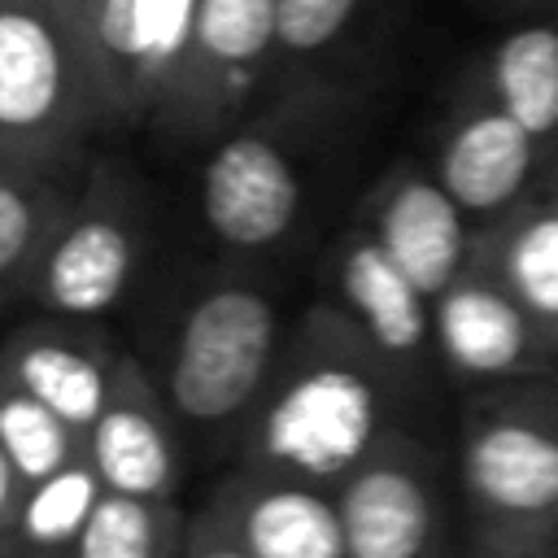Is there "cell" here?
<instances>
[{
  "label": "cell",
  "mask_w": 558,
  "mask_h": 558,
  "mask_svg": "<svg viewBox=\"0 0 558 558\" xmlns=\"http://www.w3.org/2000/svg\"><path fill=\"white\" fill-rule=\"evenodd\" d=\"M362 227L379 240V248L405 270V279L427 301H436L475 262L471 218L440 187V179L414 161L392 166L375 183V192L366 196Z\"/></svg>",
  "instance_id": "cell-10"
},
{
  "label": "cell",
  "mask_w": 558,
  "mask_h": 558,
  "mask_svg": "<svg viewBox=\"0 0 558 558\" xmlns=\"http://www.w3.org/2000/svg\"><path fill=\"white\" fill-rule=\"evenodd\" d=\"M144 262V192L131 170L96 161L74 192L35 270V296L52 318H105Z\"/></svg>",
  "instance_id": "cell-7"
},
{
  "label": "cell",
  "mask_w": 558,
  "mask_h": 558,
  "mask_svg": "<svg viewBox=\"0 0 558 558\" xmlns=\"http://www.w3.org/2000/svg\"><path fill=\"white\" fill-rule=\"evenodd\" d=\"M510 9H558V0H506Z\"/></svg>",
  "instance_id": "cell-29"
},
{
  "label": "cell",
  "mask_w": 558,
  "mask_h": 558,
  "mask_svg": "<svg viewBox=\"0 0 558 558\" xmlns=\"http://www.w3.org/2000/svg\"><path fill=\"white\" fill-rule=\"evenodd\" d=\"M432 336L436 353L453 375L493 388L514 379H541L558 366L554 340L480 262H471L432 301Z\"/></svg>",
  "instance_id": "cell-9"
},
{
  "label": "cell",
  "mask_w": 558,
  "mask_h": 558,
  "mask_svg": "<svg viewBox=\"0 0 558 558\" xmlns=\"http://www.w3.org/2000/svg\"><path fill=\"white\" fill-rule=\"evenodd\" d=\"M122 349H113L105 336L78 327L74 318H52L22 327L0 349V375H9L17 388L39 397L52 414H61L83 440L100 410L109 405Z\"/></svg>",
  "instance_id": "cell-14"
},
{
  "label": "cell",
  "mask_w": 558,
  "mask_h": 558,
  "mask_svg": "<svg viewBox=\"0 0 558 558\" xmlns=\"http://www.w3.org/2000/svg\"><path fill=\"white\" fill-rule=\"evenodd\" d=\"M336 296L340 314L362 331L375 357L392 371H410L436 344L432 336V301L405 279V270L379 248L366 227H353L336 244Z\"/></svg>",
  "instance_id": "cell-15"
},
{
  "label": "cell",
  "mask_w": 558,
  "mask_h": 558,
  "mask_svg": "<svg viewBox=\"0 0 558 558\" xmlns=\"http://www.w3.org/2000/svg\"><path fill=\"white\" fill-rule=\"evenodd\" d=\"M22 493H26V488H22V480H17L13 462H9V453L0 449V536H4V532H9V523H13Z\"/></svg>",
  "instance_id": "cell-25"
},
{
  "label": "cell",
  "mask_w": 558,
  "mask_h": 558,
  "mask_svg": "<svg viewBox=\"0 0 558 558\" xmlns=\"http://www.w3.org/2000/svg\"><path fill=\"white\" fill-rule=\"evenodd\" d=\"M201 510H209L253 558H349L336 493L279 471L244 466L227 475Z\"/></svg>",
  "instance_id": "cell-12"
},
{
  "label": "cell",
  "mask_w": 558,
  "mask_h": 558,
  "mask_svg": "<svg viewBox=\"0 0 558 558\" xmlns=\"http://www.w3.org/2000/svg\"><path fill=\"white\" fill-rule=\"evenodd\" d=\"M549 201H558V144L549 148Z\"/></svg>",
  "instance_id": "cell-28"
},
{
  "label": "cell",
  "mask_w": 558,
  "mask_h": 558,
  "mask_svg": "<svg viewBox=\"0 0 558 558\" xmlns=\"http://www.w3.org/2000/svg\"><path fill=\"white\" fill-rule=\"evenodd\" d=\"M323 113V87H288L266 113L240 118L214 140L196 196L201 218L235 253H262L292 235L305 209V131Z\"/></svg>",
  "instance_id": "cell-4"
},
{
  "label": "cell",
  "mask_w": 558,
  "mask_h": 558,
  "mask_svg": "<svg viewBox=\"0 0 558 558\" xmlns=\"http://www.w3.org/2000/svg\"><path fill=\"white\" fill-rule=\"evenodd\" d=\"M52 9H57V17L74 31V39H83V31H87V22H92V13H96V4L100 0H48ZM83 52V48H78Z\"/></svg>",
  "instance_id": "cell-26"
},
{
  "label": "cell",
  "mask_w": 558,
  "mask_h": 558,
  "mask_svg": "<svg viewBox=\"0 0 558 558\" xmlns=\"http://www.w3.org/2000/svg\"><path fill=\"white\" fill-rule=\"evenodd\" d=\"M179 31L153 17V0H100L78 48L96 96L100 126H131L153 118Z\"/></svg>",
  "instance_id": "cell-16"
},
{
  "label": "cell",
  "mask_w": 558,
  "mask_h": 558,
  "mask_svg": "<svg viewBox=\"0 0 558 558\" xmlns=\"http://www.w3.org/2000/svg\"><path fill=\"white\" fill-rule=\"evenodd\" d=\"M475 558H558V545H480Z\"/></svg>",
  "instance_id": "cell-27"
},
{
  "label": "cell",
  "mask_w": 558,
  "mask_h": 558,
  "mask_svg": "<svg viewBox=\"0 0 558 558\" xmlns=\"http://www.w3.org/2000/svg\"><path fill=\"white\" fill-rule=\"evenodd\" d=\"M279 305L257 283L205 288L170 344L166 401L196 427H218L257 405L279 371Z\"/></svg>",
  "instance_id": "cell-6"
},
{
  "label": "cell",
  "mask_w": 558,
  "mask_h": 558,
  "mask_svg": "<svg viewBox=\"0 0 558 558\" xmlns=\"http://www.w3.org/2000/svg\"><path fill=\"white\" fill-rule=\"evenodd\" d=\"M100 131L74 31L48 0H0V166L61 179Z\"/></svg>",
  "instance_id": "cell-3"
},
{
  "label": "cell",
  "mask_w": 558,
  "mask_h": 558,
  "mask_svg": "<svg viewBox=\"0 0 558 558\" xmlns=\"http://www.w3.org/2000/svg\"><path fill=\"white\" fill-rule=\"evenodd\" d=\"M83 453L100 484L122 497L174 501L183 480V453L170 423V401L126 353L109 392V405L92 423Z\"/></svg>",
  "instance_id": "cell-13"
},
{
  "label": "cell",
  "mask_w": 558,
  "mask_h": 558,
  "mask_svg": "<svg viewBox=\"0 0 558 558\" xmlns=\"http://www.w3.org/2000/svg\"><path fill=\"white\" fill-rule=\"evenodd\" d=\"M187 514L174 501L109 493L96 501L70 558H183Z\"/></svg>",
  "instance_id": "cell-21"
},
{
  "label": "cell",
  "mask_w": 558,
  "mask_h": 558,
  "mask_svg": "<svg viewBox=\"0 0 558 558\" xmlns=\"http://www.w3.org/2000/svg\"><path fill=\"white\" fill-rule=\"evenodd\" d=\"M275 26L279 0H187L148 122L170 144L227 135L275 78Z\"/></svg>",
  "instance_id": "cell-5"
},
{
  "label": "cell",
  "mask_w": 558,
  "mask_h": 558,
  "mask_svg": "<svg viewBox=\"0 0 558 558\" xmlns=\"http://www.w3.org/2000/svg\"><path fill=\"white\" fill-rule=\"evenodd\" d=\"M0 558H13V554H9V549H0Z\"/></svg>",
  "instance_id": "cell-30"
},
{
  "label": "cell",
  "mask_w": 558,
  "mask_h": 558,
  "mask_svg": "<svg viewBox=\"0 0 558 558\" xmlns=\"http://www.w3.org/2000/svg\"><path fill=\"white\" fill-rule=\"evenodd\" d=\"M475 262L536 318L558 349V201H523L475 231Z\"/></svg>",
  "instance_id": "cell-17"
},
{
  "label": "cell",
  "mask_w": 558,
  "mask_h": 558,
  "mask_svg": "<svg viewBox=\"0 0 558 558\" xmlns=\"http://www.w3.org/2000/svg\"><path fill=\"white\" fill-rule=\"evenodd\" d=\"M183 558H253L209 510L187 514V532H183Z\"/></svg>",
  "instance_id": "cell-24"
},
{
  "label": "cell",
  "mask_w": 558,
  "mask_h": 558,
  "mask_svg": "<svg viewBox=\"0 0 558 558\" xmlns=\"http://www.w3.org/2000/svg\"><path fill=\"white\" fill-rule=\"evenodd\" d=\"M0 549H4V545H0ZM13 558H22V554H13Z\"/></svg>",
  "instance_id": "cell-31"
},
{
  "label": "cell",
  "mask_w": 558,
  "mask_h": 558,
  "mask_svg": "<svg viewBox=\"0 0 558 558\" xmlns=\"http://www.w3.org/2000/svg\"><path fill=\"white\" fill-rule=\"evenodd\" d=\"M388 366L340 310H314L257 401L253 462L336 488L379 440V375Z\"/></svg>",
  "instance_id": "cell-1"
},
{
  "label": "cell",
  "mask_w": 558,
  "mask_h": 558,
  "mask_svg": "<svg viewBox=\"0 0 558 558\" xmlns=\"http://www.w3.org/2000/svg\"><path fill=\"white\" fill-rule=\"evenodd\" d=\"M541 161H545V144L527 135L484 92H475L445 122L436 140L432 174L471 222L488 227L523 205V192L536 179Z\"/></svg>",
  "instance_id": "cell-11"
},
{
  "label": "cell",
  "mask_w": 558,
  "mask_h": 558,
  "mask_svg": "<svg viewBox=\"0 0 558 558\" xmlns=\"http://www.w3.org/2000/svg\"><path fill=\"white\" fill-rule=\"evenodd\" d=\"M349 558H436L440 484L432 453L405 432L384 440L331 488Z\"/></svg>",
  "instance_id": "cell-8"
},
{
  "label": "cell",
  "mask_w": 558,
  "mask_h": 558,
  "mask_svg": "<svg viewBox=\"0 0 558 558\" xmlns=\"http://www.w3.org/2000/svg\"><path fill=\"white\" fill-rule=\"evenodd\" d=\"M100 497H105V484L83 453L78 462L61 466L57 475H48L22 493L17 514H13L9 532L0 536V545L22 558H70V549L83 536Z\"/></svg>",
  "instance_id": "cell-19"
},
{
  "label": "cell",
  "mask_w": 558,
  "mask_h": 558,
  "mask_svg": "<svg viewBox=\"0 0 558 558\" xmlns=\"http://www.w3.org/2000/svg\"><path fill=\"white\" fill-rule=\"evenodd\" d=\"M545 148L558 144V22H527L506 31L484 61V87Z\"/></svg>",
  "instance_id": "cell-18"
},
{
  "label": "cell",
  "mask_w": 558,
  "mask_h": 558,
  "mask_svg": "<svg viewBox=\"0 0 558 558\" xmlns=\"http://www.w3.org/2000/svg\"><path fill=\"white\" fill-rule=\"evenodd\" d=\"M366 0H279L275 26V83L318 87V70L357 31Z\"/></svg>",
  "instance_id": "cell-22"
},
{
  "label": "cell",
  "mask_w": 558,
  "mask_h": 558,
  "mask_svg": "<svg viewBox=\"0 0 558 558\" xmlns=\"http://www.w3.org/2000/svg\"><path fill=\"white\" fill-rule=\"evenodd\" d=\"M0 449L9 453L22 488L57 475L61 466L83 458V436L52 414L39 397L17 388L9 375H0Z\"/></svg>",
  "instance_id": "cell-23"
},
{
  "label": "cell",
  "mask_w": 558,
  "mask_h": 558,
  "mask_svg": "<svg viewBox=\"0 0 558 558\" xmlns=\"http://www.w3.org/2000/svg\"><path fill=\"white\" fill-rule=\"evenodd\" d=\"M458 475L480 545H558V388H484L462 410Z\"/></svg>",
  "instance_id": "cell-2"
},
{
  "label": "cell",
  "mask_w": 558,
  "mask_h": 558,
  "mask_svg": "<svg viewBox=\"0 0 558 558\" xmlns=\"http://www.w3.org/2000/svg\"><path fill=\"white\" fill-rule=\"evenodd\" d=\"M70 201L74 192H65L61 179L0 166V301L35 288V270Z\"/></svg>",
  "instance_id": "cell-20"
}]
</instances>
